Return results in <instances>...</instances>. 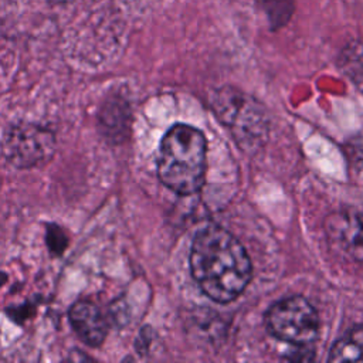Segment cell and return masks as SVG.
<instances>
[{"instance_id":"10","label":"cell","mask_w":363,"mask_h":363,"mask_svg":"<svg viewBox=\"0 0 363 363\" xmlns=\"http://www.w3.org/2000/svg\"><path fill=\"white\" fill-rule=\"evenodd\" d=\"M47 244L51 251L60 254L67 247V237L58 225H51L47 231Z\"/></svg>"},{"instance_id":"4","label":"cell","mask_w":363,"mask_h":363,"mask_svg":"<svg viewBox=\"0 0 363 363\" xmlns=\"http://www.w3.org/2000/svg\"><path fill=\"white\" fill-rule=\"evenodd\" d=\"M218 118L231 128L241 146H255L267 135V122L255 101L237 91H221L214 98Z\"/></svg>"},{"instance_id":"9","label":"cell","mask_w":363,"mask_h":363,"mask_svg":"<svg viewBox=\"0 0 363 363\" xmlns=\"http://www.w3.org/2000/svg\"><path fill=\"white\" fill-rule=\"evenodd\" d=\"M340 67L353 84L363 91V43H352L343 50Z\"/></svg>"},{"instance_id":"2","label":"cell","mask_w":363,"mask_h":363,"mask_svg":"<svg viewBox=\"0 0 363 363\" xmlns=\"http://www.w3.org/2000/svg\"><path fill=\"white\" fill-rule=\"evenodd\" d=\"M157 173L162 183L179 194L196 193L206 174V138L184 123H176L163 136Z\"/></svg>"},{"instance_id":"5","label":"cell","mask_w":363,"mask_h":363,"mask_svg":"<svg viewBox=\"0 0 363 363\" xmlns=\"http://www.w3.org/2000/svg\"><path fill=\"white\" fill-rule=\"evenodd\" d=\"M1 147L11 164L28 169L52 156L55 150V138L47 128L33 123H20L10 126L4 132Z\"/></svg>"},{"instance_id":"7","label":"cell","mask_w":363,"mask_h":363,"mask_svg":"<svg viewBox=\"0 0 363 363\" xmlns=\"http://www.w3.org/2000/svg\"><path fill=\"white\" fill-rule=\"evenodd\" d=\"M69 322L81 340L89 346H99L108 333L102 312L89 301H78L71 306Z\"/></svg>"},{"instance_id":"8","label":"cell","mask_w":363,"mask_h":363,"mask_svg":"<svg viewBox=\"0 0 363 363\" xmlns=\"http://www.w3.org/2000/svg\"><path fill=\"white\" fill-rule=\"evenodd\" d=\"M330 362H363V325L352 329L337 343L333 345Z\"/></svg>"},{"instance_id":"3","label":"cell","mask_w":363,"mask_h":363,"mask_svg":"<svg viewBox=\"0 0 363 363\" xmlns=\"http://www.w3.org/2000/svg\"><path fill=\"white\" fill-rule=\"evenodd\" d=\"M268 330L294 346H309L318 335L319 318L302 296H289L271 306L267 313Z\"/></svg>"},{"instance_id":"1","label":"cell","mask_w":363,"mask_h":363,"mask_svg":"<svg viewBox=\"0 0 363 363\" xmlns=\"http://www.w3.org/2000/svg\"><path fill=\"white\" fill-rule=\"evenodd\" d=\"M190 267L201 291L220 303L235 299L251 279L247 251L228 231L216 225L197 233L191 245Z\"/></svg>"},{"instance_id":"6","label":"cell","mask_w":363,"mask_h":363,"mask_svg":"<svg viewBox=\"0 0 363 363\" xmlns=\"http://www.w3.org/2000/svg\"><path fill=\"white\" fill-rule=\"evenodd\" d=\"M325 233L333 252L343 261L363 269V217L337 211L325 220Z\"/></svg>"}]
</instances>
